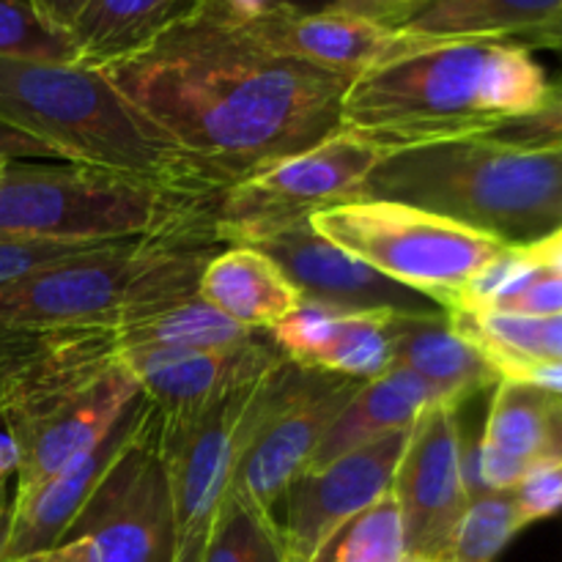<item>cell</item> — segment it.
<instances>
[{"instance_id":"obj_12","label":"cell","mask_w":562,"mask_h":562,"mask_svg":"<svg viewBox=\"0 0 562 562\" xmlns=\"http://www.w3.org/2000/svg\"><path fill=\"white\" fill-rule=\"evenodd\" d=\"M409 560H450L472 497L464 477L459 406L434 404L412 426L393 481Z\"/></svg>"},{"instance_id":"obj_48","label":"cell","mask_w":562,"mask_h":562,"mask_svg":"<svg viewBox=\"0 0 562 562\" xmlns=\"http://www.w3.org/2000/svg\"><path fill=\"white\" fill-rule=\"evenodd\" d=\"M5 165H9V157H0V173H3Z\"/></svg>"},{"instance_id":"obj_15","label":"cell","mask_w":562,"mask_h":562,"mask_svg":"<svg viewBox=\"0 0 562 562\" xmlns=\"http://www.w3.org/2000/svg\"><path fill=\"white\" fill-rule=\"evenodd\" d=\"M274 340L261 333L228 349L121 351V362L159 415H192L225 395L250 387L283 362Z\"/></svg>"},{"instance_id":"obj_16","label":"cell","mask_w":562,"mask_h":562,"mask_svg":"<svg viewBox=\"0 0 562 562\" xmlns=\"http://www.w3.org/2000/svg\"><path fill=\"white\" fill-rule=\"evenodd\" d=\"M241 27L274 53L346 75L351 80L431 42L398 31L387 22H373L333 9L316 14L278 9Z\"/></svg>"},{"instance_id":"obj_11","label":"cell","mask_w":562,"mask_h":562,"mask_svg":"<svg viewBox=\"0 0 562 562\" xmlns=\"http://www.w3.org/2000/svg\"><path fill=\"white\" fill-rule=\"evenodd\" d=\"M360 384L357 379L311 371L285 360L228 492L245 494L272 514L285 488L311 467L318 445Z\"/></svg>"},{"instance_id":"obj_51","label":"cell","mask_w":562,"mask_h":562,"mask_svg":"<svg viewBox=\"0 0 562 562\" xmlns=\"http://www.w3.org/2000/svg\"><path fill=\"white\" fill-rule=\"evenodd\" d=\"M404 562H423V560H409V558H406Z\"/></svg>"},{"instance_id":"obj_22","label":"cell","mask_w":562,"mask_h":562,"mask_svg":"<svg viewBox=\"0 0 562 562\" xmlns=\"http://www.w3.org/2000/svg\"><path fill=\"white\" fill-rule=\"evenodd\" d=\"M434 404H442V401L420 376L406 368H390L382 376L362 382L355 398L346 404L327 437L322 439L307 470H318L390 434L409 431L420 420L423 412L431 409Z\"/></svg>"},{"instance_id":"obj_40","label":"cell","mask_w":562,"mask_h":562,"mask_svg":"<svg viewBox=\"0 0 562 562\" xmlns=\"http://www.w3.org/2000/svg\"><path fill=\"white\" fill-rule=\"evenodd\" d=\"M16 562H93V552L86 538H64L53 549H44V552Z\"/></svg>"},{"instance_id":"obj_21","label":"cell","mask_w":562,"mask_h":562,"mask_svg":"<svg viewBox=\"0 0 562 562\" xmlns=\"http://www.w3.org/2000/svg\"><path fill=\"white\" fill-rule=\"evenodd\" d=\"M198 296L256 333H269L302 305L300 291L283 269L256 247H225L217 252L203 269Z\"/></svg>"},{"instance_id":"obj_37","label":"cell","mask_w":562,"mask_h":562,"mask_svg":"<svg viewBox=\"0 0 562 562\" xmlns=\"http://www.w3.org/2000/svg\"><path fill=\"white\" fill-rule=\"evenodd\" d=\"M206 5L236 25H250L280 9L278 0H206Z\"/></svg>"},{"instance_id":"obj_29","label":"cell","mask_w":562,"mask_h":562,"mask_svg":"<svg viewBox=\"0 0 562 562\" xmlns=\"http://www.w3.org/2000/svg\"><path fill=\"white\" fill-rule=\"evenodd\" d=\"M404 525L393 492L346 521L307 562H404Z\"/></svg>"},{"instance_id":"obj_24","label":"cell","mask_w":562,"mask_h":562,"mask_svg":"<svg viewBox=\"0 0 562 562\" xmlns=\"http://www.w3.org/2000/svg\"><path fill=\"white\" fill-rule=\"evenodd\" d=\"M562 20V0H426L398 11L387 25L431 42L536 38Z\"/></svg>"},{"instance_id":"obj_4","label":"cell","mask_w":562,"mask_h":562,"mask_svg":"<svg viewBox=\"0 0 562 562\" xmlns=\"http://www.w3.org/2000/svg\"><path fill=\"white\" fill-rule=\"evenodd\" d=\"M366 198L464 223L508 247L562 228V148H519L483 135L384 154Z\"/></svg>"},{"instance_id":"obj_9","label":"cell","mask_w":562,"mask_h":562,"mask_svg":"<svg viewBox=\"0 0 562 562\" xmlns=\"http://www.w3.org/2000/svg\"><path fill=\"white\" fill-rule=\"evenodd\" d=\"M384 151L355 132L283 159L225 187L214 203V234L225 247H252L291 225L311 223L324 209L366 198L368 176Z\"/></svg>"},{"instance_id":"obj_47","label":"cell","mask_w":562,"mask_h":562,"mask_svg":"<svg viewBox=\"0 0 562 562\" xmlns=\"http://www.w3.org/2000/svg\"><path fill=\"white\" fill-rule=\"evenodd\" d=\"M417 3H426V0H409V3H406L404 9H409V5H417ZM404 9H401V11H404Z\"/></svg>"},{"instance_id":"obj_23","label":"cell","mask_w":562,"mask_h":562,"mask_svg":"<svg viewBox=\"0 0 562 562\" xmlns=\"http://www.w3.org/2000/svg\"><path fill=\"white\" fill-rule=\"evenodd\" d=\"M206 0H88L71 22L77 64L104 69L140 53L179 22L201 14Z\"/></svg>"},{"instance_id":"obj_42","label":"cell","mask_w":562,"mask_h":562,"mask_svg":"<svg viewBox=\"0 0 562 562\" xmlns=\"http://www.w3.org/2000/svg\"><path fill=\"white\" fill-rule=\"evenodd\" d=\"M33 344V335H11V338H0V393H3L5 376L11 373V368L22 360L27 349Z\"/></svg>"},{"instance_id":"obj_34","label":"cell","mask_w":562,"mask_h":562,"mask_svg":"<svg viewBox=\"0 0 562 562\" xmlns=\"http://www.w3.org/2000/svg\"><path fill=\"white\" fill-rule=\"evenodd\" d=\"M121 245V241H119ZM104 245H42V241H0V285L20 280L49 263L66 261Z\"/></svg>"},{"instance_id":"obj_31","label":"cell","mask_w":562,"mask_h":562,"mask_svg":"<svg viewBox=\"0 0 562 562\" xmlns=\"http://www.w3.org/2000/svg\"><path fill=\"white\" fill-rule=\"evenodd\" d=\"M0 58L77 64L69 33L49 27L27 0H0Z\"/></svg>"},{"instance_id":"obj_27","label":"cell","mask_w":562,"mask_h":562,"mask_svg":"<svg viewBox=\"0 0 562 562\" xmlns=\"http://www.w3.org/2000/svg\"><path fill=\"white\" fill-rule=\"evenodd\" d=\"M256 335V329L241 327L195 294L151 316L115 327V344L121 351L228 349L247 344Z\"/></svg>"},{"instance_id":"obj_49","label":"cell","mask_w":562,"mask_h":562,"mask_svg":"<svg viewBox=\"0 0 562 562\" xmlns=\"http://www.w3.org/2000/svg\"><path fill=\"white\" fill-rule=\"evenodd\" d=\"M558 406H560V412H562V395H558Z\"/></svg>"},{"instance_id":"obj_26","label":"cell","mask_w":562,"mask_h":562,"mask_svg":"<svg viewBox=\"0 0 562 562\" xmlns=\"http://www.w3.org/2000/svg\"><path fill=\"white\" fill-rule=\"evenodd\" d=\"M450 324L477 346L499 376L510 379L530 366L562 362L560 316H508V313H448Z\"/></svg>"},{"instance_id":"obj_13","label":"cell","mask_w":562,"mask_h":562,"mask_svg":"<svg viewBox=\"0 0 562 562\" xmlns=\"http://www.w3.org/2000/svg\"><path fill=\"white\" fill-rule=\"evenodd\" d=\"M409 434L412 428L351 450L318 470L302 472L285 488L280 503L274 505H283V516H274V521L283 536L289 562L311 560L338 527L393 492Z\"/></svg>"},{"instance_id":"obj_46","label":"cell","mask_w":562,"mask_h":562,"mask_svg":"<svg viewBox=\"0 0 562 562\" xmlns=\"http://www.w3.org/2000/svg\"><path fill=\"white\" fill-rule=\"evenodd\" d=\"M549 97L562 99V77H558L554 82H549Z\"/></svg>"},{"instance_id":"obj_44","label":"cell","mask_w":562,"mask_h":562,"mask_svg":"<svg viewBox=\"0 0 562 562\" xmlns=\"http://www.w3.org/2000/svg\"><path fill=\"white\" fill-rule=\"evenodd\" d=\"M280 9L300 11V14H316V11H329L338 5V0H278Z\"/></svg>"},{"instance_id":"obj_10","label":"cell","mask_w":562,"mask_h":562,"mask_svg":"<svg viewBox=\"0 0 562 562\" xmlns=\"http://www.w3.org/2000/svg\"><path fill=\"white\" fill-rule=\"evenodd\" d=\"M64 538H86L93 562H176L173 505L159 456V412L151 401L135 437Z\"/></svg>"},{"instance_id":"obj_18","label":"cell","mask_w":562,"mask_h":562,"mask_svg":"<svg viewBox=\"0 0 562 562\" xmlns=\"http://www.w3.org/2000/svg\"><path fill=\"white\" fill-rule=\"evenodd\" d=\"M393 311L344 313L302 302L269 329L285 360L335 376L371 382L393 368Z\"/></svg>"},{"instance_id":"obj_28","label":"cell","mask_w":562,"mask_h":562,"mask_svg":"<svg viewBox=\"0 0 562 562\" xmlns=\"http://www.w3.org/2000/svg\"><path fill=\"white\" fill-rule=\"evenodd\" d=\"M201 562H289V558L274 516L245 494L228 492Z\"/></svg>"},{"instance_id":"obj_19","label":"cell","mask_w":562,"mask_h":562,"mask_svg":"<svg viewBox=\"0 0 562 562\" xmlns=\"http://www.w3.org/2000/svg\"><path fill=\"white\" fill-rule=\"evenodd\" d=\"M146 406L148 398L140 390V395L132 401V406L121 415V420L91 450L77 456L71 464H66L58 475L33 488L31 494L14 497V516H11V532L3 562L25 560L64 541L66 530L82 510V505L88 503L93 488L108 475V470L115 464L121 450L130 445V439L135 437Z\"/></svg>"},{"instance_id":"obj_25","label":"cell","mask_w":562,"mask_h":562,"mask_svg":"<svg viewBox=\"0 0 562 562\" xmlns=\"http://www.w3.org/2000/svg\"><path fill=\"white\" fill-rule=\"evenodd\" d=\"M483 445L530 467L562 461V412L558 395L536 384L503 379L494 387Z\"/></svg>"},{"instance_id":"obj_39","label":"cell","mask_w":562,"mask_h":562,"mask_svg":"<svg viewBox=\"0 0 562 562\" xmlns=\"http://www.w3.org/2000/svg\"><path fill=\"white\" fill-rule=\"evenodd\" d=\"M409 0H338L333 11H344V14L366 16L373 22H390L398 14Z\"/></svg>"},{"instance_id":"obj_8","label":"cell","mask_w":562,"mask_h":562,"mask_svg":"<svg viewBox=\"0 0 562 562\" xmlns=\"http://www.w3.org/2000/svg\"><path fill=\"white\" fill-rule=\"evenodd\" d=\"M283 362L206 409L159 415V456L173 505L176 562H201L236 464L272 401Z\"/></svg>"},{"instance_id":"obj_41","label":"cell","mask_w":562,"mask_h":562,"mask_svg":"<svg viewBox=\"0 0 562 562\" xmlns=\"http://www.w3.org/2000/svg\"><path fill=\"white\" fill-rule=\"evenodd\" d=\"M22 461V450H20V439H16L14 428L9 426V420L0 412V486L9 481H14L16 470H20Z\"/></svg>"},{"instance_id":"obj_1","label":"cell","mask_w":562,"mask_h":562,"mask_svg":"<svg viewBox=\"0 0 562 562\" xmlns=\"http://www.w3.org/2000/svg\"><path fill=\"white\" fill-rule=\"evenodd\" d=\"M102 71L228 187L338 135L355 82L274 53L209 5Z\"/></svg>"},{"instance_id":"obj_35","label":"cell","mask_w":562,"mask_h":562,"mask_svg":"<svg viewBox=\"0 0 562 562\" xmlns=\"http://www.w3.org/2000/svg\"><path fill=\"white\" fill-rule=\"evenodd\" d=\"M514 494L530 525L558 514L562 510V461L538 467L519 488H514Z\"/></svg>"},{"instance_id":"obj_6","label":"cell","mask_w":562,"mask_h":562,"mask_svg":"<svg viewBox=\"0 0 562 562\" xmlns=\"http://www.w3.org/2000/svg\"><path fill=\"white\" fill-rule=\"evenodd\" d=\"M212 198L69 162L9 159L0 173V241L119 245L214 228Z\"/></svg>"},{"instance_id":"obj_2","label":"cell","mask_w":562,"mask_h":562,"mask_svg":"<svg viewBox=\"0 0 562 562\" xmlns=\"http://www.w3.org/2000/svg\"><path fill=\"white\" fill-rule=\"evenodd\" d=\"M549 99V77L527 44L508 38L428 42L351 82L344 130L393 154L483 135Z\"/></svg>"},{"instance_id":"obj_14","label":"cell","mask_w":562,"mask_h":562,"mask_svg":"<svg viewBox=\"0 0 562 562\" xmlns=\"http://www.w3.org/2000/svg\"><path fill=\"white\" fill-rule=\"evenodd\" d=\"M272 258L285 278L300 291L302 302L333 307L344 313L393 311L404 316H437L445 313L437 302L404 289L335 247L311 228V223L291 225L252 245Z\"/></svg>"},{"instance_id":"obj_7","label":"cell","mask_w":562,"mask_h":562,"mask_svg":"<svg viewBox=\"0 0 562 562\" xmlns=\"http://www.w3.org/2000/svg\"><path fill=\"white\" fill-rule=\"evenodd\" d=\"M311 228L384 278L456 311L472 280L508 245L464 223L398 201H362L313 214Z\"/></svg>"},{"instance_id":"obj_32","label":"cell","mask_w":562,"mask_h":562,"mask_svg":"<svg viewBox=\"0 0 562 562\" xmlns=\"http://www.w3.org/2000/svg\"><path fill=\"white\" fill-rule=\"evenodd\" d=\"M467 313H508V316H560L562 272L536 263L510 291L499 294L481 311Z\"/></svg>"},{"instance_id":"obj_50","label":"cell","mask_w":562,"mask_h":562,"mask_svg":"<svg viewBox=\"0 0 562 562\" xmlns=\"http://www.w3.org/2000/svg\"><path fill=\"white\" fill-rule=\"evenodd\" d=\"M423 562H450V560H423Z\"/></svg>"},{"instance_id":"obj_3","label":"cell","mask_w":562,"mask_h":562,"mask_svg":"<svg viewBox=\"0 0 562 562\" xmlns=\"http://www.w3.org/2000/svg\"><path fill=\"white\" fill-rule=\"evenodd\" d=\"M0 124L47 146L60 162L212 201L228 187L93 66L0 58Z\"/></svg>"},{"instance_id":"obj_36","label":"cell","mask_w":562,"mask_h":562,"mask_svg":"<svg viewBox=\"0 0 562 562\" xmlns=\"http://www.w3.org/2000/svg\"><path fill=\"white\" fill-rule=\"evenodd\" d=\"M0 157L9 159H36V162H60L47 146H42L33 137L22 135V132L11 130V126L0 124Z\"/></svg>"},{"instance_id":"obj_17","label":"cell","mask_w":562,"mask_h":562,"mask_svg":"<svg viewBox=\"0 0 562 562\" xmlns=\"http://www.w3.org/2000/svg\"><path fill=\"white\" fill-rule=\"evenodd\" d=\"M140 395V384L124 362L104 373L99 382L71 395L69 401L36 417L27 426L14 428L20 439L22 461L14 477V497L31 494L66 464L91 450L115 423L121 420L132 401Z\"/></svg>"},{"instance_id":"obj_30","label":"cell","mask_w":562,"mask_h":562,"mask_svg":"<svg viewBox=\"0 0 562 562\" xmlns=\"http://www.w3.org/2000/svg\"><path fill=\"white\" fill-rule=\"evenodd\" d=\"M530 519L514 492L475 497L461 519L450 547V562H494Z\"/></svg>"},{"instance_id":"obj_33","label":"cell","mask_w":562,"mask_h":562,"mask_svg":"<svg viewBox=\"0 0 562 562\" xmlns=\"http://www.w3.org/2000/svg\"><path fill=\"white\" fill-rule=\"evenodd\" d=\"M483 137L519 148H562V99L549 97L538 110L503 121Z\"/></svg>"},{"instance_id":"obj_5","label":"cell","mask_w":562,"mask_h":562,"mask_svg":"<svg viewBox=\"0 0 562 562\" xmlns=\"http://www.w3.org/2000/svg\"><path fill=\"white\" fill-rule=\"evenodd\" d=\"M214 228L104 245L0 285V338L121 327L198 294Z\"/></svg>"},{"instance_id":"obj_20","label":"cell","mask_w":562,"mask_h":562,"mask_svg":"<svg viewBox=\"0 0 562 562\" xmlns=\"http://www.w3.org/2000/svg\"><path fill=\"white\" fill-rule=\"evenodd\" d=\"M393 368L420 376L450 406L503 382L494 362L450 324L448 313L395 316Z\"/></svg>"},{"instance_id":"obj_38","label":"cell","mask_w":562,"mask_h":562,"mask_svg":"<svg viewBox=\"0 0 562 562\" xmlns=\"http://www.w3.org/2000/svg\"><path fill=\"white\" fill-rule=\"evenodd\" d=\"M27 3L49 27L69 33L71 22L77 20V14H80L88 0H27Z\"/></svg>"},{"instance_id":"obj_43","label":"cell","mask_w":562,"mask_h":562,"mask_svg":"<svg viewBox=\"0 0 562 562\" xmlns=\"http://www.w3.org/2000/svg\"><path fill=\"white\" fill-rule=\"evenodd\" d=\"M11 516H14V481L0 486V562H3L5 543H9Z\"/></svg>"},{"instance_id":"obj_45","label":"cell","mask_w":562,"mask_h":562,"mask_svg":"<svg viewBox=\"0 0 562 562\" xmlns=\"http://www.w3.org/2000/svg\"><path fill=\"white\" fill-rule=\"evenodd\" d=\"M532 44H538V47L558 49V53H562V20L554 22V25L547 27L543 33H538V36L532 38Z\"/></svg>"}]
</instances>
